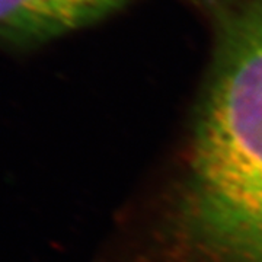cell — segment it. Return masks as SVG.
<instances>
[{"mask_svg":"<svg viewBox=\"0 0 262 262\" xmlns=\"http://www.w3.org/2000/svg\"><path fill=\"white\" fill-rule=\"evenodd\" d=\"M211 48L198 101L192 214L233 262H262V0H192Z\"/></svg>","mask_w":262,"mask_h":262,"instance_id":"obj_1","label":"cell"},{"mask_svg":"<svg viewBox=\"0 0 262 262\" xmlns=\"http://www.w3.org/2000/svg\"><path fill=\"white\" fill-rule=\"evenodd\" d=\"M133 0H0V46L32 48L91 27Z\"/></svg>","mask_w":262,"mask_h":262,"instance_id":"obj_2","label":"cell"}]
</instances>
